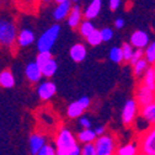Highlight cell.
Returning <instances> with one entry per match:
<instances>
[{
	"instance_id": "obj_22",
	"label": "cell",
	"mask_w": 155,
	"mask_h": 155,
	"mask_svg": "<svg viewBox=\"0 0 155 155\" xmlns=\"http://www.w3.org/2000/svg\"><path fill=\"white\" fill-rule=\"evenodd\" d=\"M40 69H41V74H42V76L52 78V76L55 74L57 69H58L57 61L54 59V58H51V59H49L47 63H45L42 67H40Z\"/></svg>"
},
{
	"instance_id": "obj_18",
	"label": "cell",
	"mask_w": 155,
	"mask_h": 155,
	"mask_svg": "<svg viewBox=\"0 0 155 155\" xmlns=\"http://www.w3.org/2000/svg\"><path fill=\"white\" fill-rule=\"evenodd\" d=\"M139 116L142 117V120H144L150 126H155V102H153L148 106L140 107Z\"/></svg>"
},
{
	"instance_id": "obj_25",
	"label": "cell",
	"mask_w": 155,
	"mask_h": 155,
	"mask_svg": "<svg viewBox=\"0 0 155 155\" xmlns=\"http://www.w3.org/2000/svg\"><path fill=\"white\" fill-rule=\"evenodd\" d=\"M78 28H79V33H80L84 38H86L90 33H92V32L96 30V28H95V26L92 25V22H91V21H87V20L81 21Z\"/></svg>"
},
{
	"instance_id": "obj_16",
	"label": "cell",
	"mask_w": 155,
	"mask_h": 155,
	"mask_svg": "<svg viewBox=\"0 0 155 155\" xmlns=\"http://www.w3.org/2000/svg\"><path fill=\"white\" fill-rule=\"evenodd\" d=\"M71 2H67V3H62V4H57L54 11H53V17L55 21H62L64 18L68 17L70 10H71Z\"/></svg>"
},
{
	"instance_id": "obj_39",
	"label": "cell",
	"mask_w": 155,
	"mask_h": 155,
	"mask_svg": "<svg viewBox=\"0 0 155 155\" xmlns=\"http://www.w3.org/2000/svg\"><path fill=\"white\" fill-rule=\"evenodd\" d=\"M57 4H62V3H67V2H71V0H54Z\"/></svg>"
},
{
	"instance_id": "obj_40",
	"label": "cell",
	"mask_w": 155,
	"mask_h": 155,
	"mask_svg": "<svg viewBox=\"0 0 155 155\" xmlns=\"http://www.w3.org/2000/svg\"><path fill=\"white\" fill-rule=\"evenodd\" d=\"M151 70H153V75H154V79H155V63L151 65Z\"/></svg>"
},
{
	"instance_id": "obj_32",
	"label": "cell",
	"mask_w": 155,
	"mask_h": 155,
	"mask_svg": "<svg viewBox=\"0 0 155 155\" xmlns=\"http://www.w3.org/2000/svg\"><path fill=\"white\" fill-rule=\"evenodd\" d=\"M142 58H144V51H143V49H134V52H133V55H132L130 61H129L130 65L133 67V65H134L135 63H137L138 61H140Z\"/></svg>"
},
{
	"instance_id": "obj_28",
	"label": "cell",
	"mask_w": 155,
	"mask_h": 155,
	"mask_svg": "<svg viewBox=\"0 0 155 155\" xmlns=\"http://www.w3.org/2000/svg\"><path fill=\"white\" fill-rule=\"evenodd\" d=\"M86 41L90 46L92 47H96V46H99L102 43L101 41V36H100V31L99 30H95L92 33H90L87 37H86Z\"/></svg>"
},
{
	"instance_id": "obj_31",
	"label": "cell",
	"mask_w": 155,
	"mask_h": 155,
	"mask_svg": "<svg viewBox=\"0 0 155 155\" xmlns=\"http://www.w3.org/2000/svg\"><path fill=\"white\" fill-rule=\"evenodd\" d=\"M100 31V36H101V41L102 42H110L112 38H113V30L110 27H105Z\"/></svg>"
},
{
	"instance_id": "obj_12",
	"label": "cell",
	"mask_w": 155,
	"mask_h": 155,
	"mask_svg": "<svg viewBox=\"0 0 155 155\" xmlns=\"http://www.w3.org/2000/svg\"><path fill=\"white\" fill-rule=\"evenodd\" d=\"M67 21H68V26L70 28H78L80 25V22L83 21V11L81 8L75 4L71 6V10L67 17Z\"/></svg>"
},
{
	"instance_id": "obj_34",
	"label": "cell",
	"mask_w": 155,
	"mask_h": 155,
	"mask_svg": "<svg viewBox=\"0 0 155 155\" xmlns=\"http://www.w3.org/2000/svg\"><path fill=\"white\" fill-rule=\"evenodd\" d=\"M80 155H96L94 144H92V143H91V144H84V145L81 147Z\"/></svg>"
},
{
	"instance_id": "obj_19",
	"label": "cell",
	"mask_w": 155,
	"mask_h": 155,
	"mask_svg": "<svg viewBox=\"0 0 155 155\" xmlns=\"http://www.w3.org/2000/svg\"><path fill=\"white\" fill-rule=\"evenodd\" d=\"M139 154L140 151L137 140L123 145H118L117 150H116V155H139Z\"/></svg>"
},
{
	"instance_id": "obj_7",
	"label": "cell",
	"mask_w": 155,
	"mask_h": 155,
	"mask_svg": "<svg viewBox=\"0 0 155 155\" xmlns=\"http://www.w3.org/2000/svg\"><path fill=\"white\" fill-rule=\"evenodd\" d=\"M90 104H91V100L87 97V96H83L80 97L78 101L75 102H71L68 108H67V116L69 118L74 120V118H80L84 111L87 110L90 107Z\"/></svg>"
},
{
	"instance_id": "obj_9",
	"label": "cell",
	"mask_w": 155,
	"mask_h": 155,
	"mask_svg": "<svg viewBox=\"0 0 155 155\" xmlns=\"http://www.w3.org/2000/svg\"><path fill=\"white\" fill-rule=\"evenodd\" d=\"M149 43H150V38H149V35L145 31L137 30L130 35L129 45L134 49H143L144 51Z\"/></svg>"
},
{
	"instance_id": "obj_44",
	"label": "cell",
	"mask_w": 155,
	"mask_h": 155,
	"mask_svg": "<svg viewBox=\"0 0 155 155\" xmlns=\"http://www.w3.org/2000/svg\"><path fill=\"white\" fill-rule=\"evenodd\" d=\"M139 155H144V154H139Z\"/></svg>"
},
{
	"instance_id": "obj_13",
	"label": "cell",
	"mask_w": 155,
	"mask_h": 155,
	"mask_svg": "<svg viewBox=\"0 0 155 155\" xmlns=\"http://www.w3.org/2000/svg\"><path fill=\"white\" fill-rule=\"evenodd\" d=\"M69 55L71 58V61L75 63H81L83 61H85V58L87 55V51L86 47L83 43H75L74 46L70 47L69 49Z\"/></svg>"
},
{
	"instance_id": "obj_23",
	"label": "cell",
	"mask_w": 155,
	"mask_h": 155,
	"mask_svg": "<svg viewBox=\"0 0 155 155\" xmlns=\"http://www.w3.org/2000/svg\"><path fill=\"white\" fill-rule=\"evenodd\" d=\"M142 85H144L147 89H149L150 91L155 92V79H154V75H153V70L151 67H149L147 69V71L143 74V79H142Z\"/></svg>"
},
{
	"instance_id": "obj_10",
	"label": "cell",
	"mask_w": 155,
	"mask_h": 155,
	"mask_svg": "<svg viewBox=\"0 0 155 155\" xmlns=\"http://www.w3.org/2000/svg\"><path fill=\"white\" fill-rule=\"evenodd\" d=\"M57 92V86L52 81H45L38 85L37 87V95L42 101H48L51 100Z\"/></svg>"
},
{
	"instance_id": "obj_15",
	"label": "cell",
	"mask_w": 155,
	"mask_h": 155,
	"mask_svg": "<svg viewBox=\"0 0 155 155\" xmlns=\"http://www.w3.org/2000/svg\"><path fill=\"white\" fill-rule=\"evenodd\" d=\"M25 75L27 78V80L30 83H38L41 80V78H42V74H41V69L40 67H38L35 62L32 63H28L25 68Z\"/></svg>"
},
{
	"instance_id": "obj_14",
	"label": "cell",
	"mask_w": 155,
	"mask_h": 155,
	"mask_svg": "<svg viewBox=\"0 0 155 155\" xmlns=\"http://www.w3.org/2000/svg\"><path fill=\"white\" fill-rule=\"evenodd\" d=\"M102 8V0H91V3L85 8L83 11V17H85V20L90 21L92 18L97 17Z\"/></svg>"
},
{
	"instance_id": "obj_17",
	"label": "cell",
	"mask_w": 155,
	"mask_h": 155,
	"mask_svg": "<svg viewBox=\"0 0 155 155\" xmlns=\"http://www.w3.org/2000/svg\"><path fill=\"white\" fill-rule=\"evenodd\" d=\"M16 42L20 47H27L35 42V33L30 28H24L16 37Z\"/></svg>"
},
{
	"instance_id": "obj_42",
	"label": "cell",
	"mask_w": 155,
	"mask_h": 155,
	"mask_svg": "<svg viewBox=\"0 0 155 155\" xmlns=\"http://www.w3.org/2000/svg\"><path fill=\"white\" fill-rule=\"evenodd\" d=\"M71 2H75L76 3V2H79V0H71Z\"/></svg>"
},
{
	"instance_id": "obj_33",
	"label": "cell",
	"mask_w": 155,
	"mask_h": 155,
	"mask_svg": "<svg viewBox=\"0 0 155 155\" xmlns=\"http://www.w3.org/2000/svg\"><path fill=\"white\" fill-rule=\"evenodd\" d=\"M36 155H57V153H55V148H54L53 145L46 144Z\"/></svg>"
},
{
	"instance_id": "obj_38",
	"label": "cell",
	"mask_w": 155,
	"mask_h": 155,
	"mask_svg": "<svg viewBox=\"0 0 155 155\" xmlns=\"http://www.w3.org/2000/svg\"><path fill=\"white\" fill-rule=\"evenodd\" d=\"M124 25H126V21L123 20L122 17H118L117 20L114 21V27L117 28V30H122V28L124 27Z\"/></svg>"
},
{
	"instance_id": "obj_29",
	"label": "cell",
	"mask_w": 155,
	"mask_h": 155,
	"mask_svg": "<svg viewBox=\"0 0 155 155\" xmlns=\"http://www.w3.org/2000/svg\"><path fill=\"white\" fill-rule=\"evenodd\" d=\"M51 58H53L51 52H38L35 63H36L38 67H42L45 63H47V62L51 59Z\"/></svg>"
},
{
	"instance_id": "obj_26",
	"label": "cell",
	"mask_w": 155,
	"mask_h": 155,
	"mask_svg": "<svg viewBox=\"0 0 155 155\" xmlns=\"http://www.w3.org/2000/svg\"><path fill=\"white\" fill-rule=\"evenodd\" d=\"M144 58L148 62V64H154L155 63V41L150 42L147 48L144 49Z\"/></svg>"
},
{
	"instance_id": "obj_35",
	"label": "cell",
	"mask_w": 155,
	"mask_h": 155,
	"mask_svg": "<svg viewBox=\"0 0 155 155\" xmlns=\"http://www.w3.org/2000/svg\"><path fill=\"white\" fill-rule=\"evenodd\" d=\"M79 124L83 127V129H91V121L87 117H80Z\"/></svg>"
},
{
	"instance_id": "obj_43",
	"label": "cell",
	"mask_w": 155,
	"mask_h": 155,
	"mask_svg": "<svg viewBox=\"0 0 155 155\" xmlns=\"http://www.w3.org/2000/svg\"><path fill=\"white\" fill-rule=\"evenodd\" d=\"M55 153H57V151H55ZM57 155H62V154H57Z\"/></svg>"
},
{
	"instance_id": "obj_20",
	"label": "cell",
	"mask_w": 155,
	"mask_h": 155,
	"mask_svg": "<svg viewBox=\"0 0 155 155\" xmlns=\"http://www.w3.org/2000/svg\"><path fill=\"white\" fill-rule=\"evenodd\" d=\"M96 134L94 129H81L79 133L76 134V140L79 144H91L96 140Z\"/></svg>"
},
{
	"instance_id": "obj_8",
	"label": "cell",
	"mask_w": 155,
	"mask_h": 155,
	"mask_svg": "<svg viewBox=\"0 0 155 155\" xmlns=\"http://www.w3.org/2000/svg\"><path fill=\"white\" fill-rule=\"evenodd\" d=\"M134 100L137 101L139 107L148 106V105L155 102V92L150 91L144 85L139 84V86L137 87V90H135V97H134Z\"/></svg>"
},
{
	"instance_id": "obj_5",
	"label": "cell",
	"mask_w": 155,
	"mask_h": 155,
	"mask_svg": "<svg viewBox=\"0 0 155 155\" xmlns=\"http://www.w3.org/2000/svg\"><path fill=\"white\" fill-rule=\"evenodd\" d=\"M16 27L8 18H0V45L10 47L16 42Z\"/></svg>"
},
{
	"instance_id": "obj_24",
	"label": "cell",
	"mask_w": 155,
	"mask_h": 155,
	"mask_svg": "<svg viewBox=\"0 0 155 155\" xmlns=\"http://www.w3.org/2000/svg\"><path fill=\"white\" fill-rule=\"evenodd\" d=\"M149 68L148 62L145 61V58H142L140 61H138L133 65V74L134 76H143V74L147 71V69Z\"/></svg>"
},
{
	"instance_id": "obj_36",
	"label": "cell",
	"mask_w": 155,
	"mask_h": 155,
	"mask_svg": "<svg viewBox=\"0 0 155 155\" xmlns=\"http://www.w3.org/2000/svg\"><path fill=\"white\" fill-rule=\"evenodd\" d=\"M94 132H95V134H96V137H101V135L106 134L108 130H107V127H106V126H99V127H96V128L94 129Z\"/></svg>"
},
{
	"instance_id": "obj_27",
	"label": "cell",
	"mask_w": 155,
	"mask_h": 155,
	"mask_svg": "<svg viewBox=\"0 0 155 155\" xmlns=\"http://www.w3.org/2000/svg\"><path fill=\"white\" fill-rule=\"evenodd\" d=\"M108 57H110L111 62H113V63H116V64L122 63V62H123V54H122L121 47H116V46L112 47V48L110 49Z\"/></svg>"
},
{
	"instance_id": "obj_41",
	"label": "cell",
	"mask_w": 155,
	"mask_h": 155,
	"mask_svg": "<svg viewBox=\"0 0 155 155\" xmlns=\"http://www.w3.org/2000/svg\"><path fill=\"white\" fill-rule=\"evenodd\" d=\"M42 2H45V3H49V2H52V0H42Z\"/></svg>"
},
{
	"instance_id": "obj_37",
	"label": "cell",
	"mask_w": 155,
	"mask_h": 155,
	"mask_svg": "<svg viewBox=\"0 0 155 155\" xmlns=\"http://www.w3.org/2000/svg\"><path fill=\"white\" fill-rule=\"evenodd\" d=\"M121 5V0H110V3H108V6L112 11H116Z\"/></svg>"
},
{
	"instance_id": "obj_21",
	"label": "cell",
	"mask_w": 155,
	"mask_h": 155,
	"mask_svg": "<svg viewBox=\"0 0 155 155\" xmlns=\"http://www.w3.org/2000/svg\"><path fill=\"white\" fill-rule=\"evenodd\" d=\"M15 85V78L10 69H4L0 71V86L4 89H11Z\"/></svg>"
},
{
	"instance_id": "obj_4",
	"label": "cell",
	"mask_w": 155,
	"mask_h": 155,
	"mask_svg": "<svg viewBox=\"0 0 155 155\" xmlns=\"http://www.w3.org/2000/svg\"><path fill=\"white\" fill-rule=\"evenodd\" d=\"M61 32V26L55 24L53 26H51L47 31H45L40 38L37 40V48L40 52H51L52 47L54 46L58 36Z\"/></svg>"
},
{
	"instance_id": "obj_11",
	"label": "cell",
	"mask_w": 155,
	"mask_h": 155,
	"mask_svg": "<svg viewBox=\"0 0 155 155\" xmlns=\"http://www.w3.org/2000/svg\"><path fill=\"white\" fill-rule=\"evenodd\" d=\"M28 143H30V153H31V155H36L47 144V138H46V135H43L41 133H33V134H31Z\"/></svg>"
},
{
	"instance_id": "obj_1",
	"label": "cell",
	"mask_w": 155,
	"mask_h": 155,
	"mask_svg": "<svg viewBox=\"0 0 155 155\" xmlns=\"http://www.w3.org/2000/svg\"><path fill=\"white\" fill-rule=\"evenodd\" d=\"M54 148L57 154L62 155H80L81 151V147L78 143L76 137L64 126L57 130L54 137Z\"/></svg>"
},
{
	"instance_id": "obj_30",
	"label": "cell",
	"mask_w": 155,
	"mask_h": 155,
	"mask_svg": "<svg viewBox=\"0 0 155 155\" xmlns=\"http://www.w3.org/2000/svg\"><path fill=\"white\" fill-rule=\"evenodd\" d=\"M121 49H122V54H123V61L126 62H129L130 61V58L133 55V52H134V48L129 45V43H123L121 46Z\"/></svg>"
},
{
	"instance_id": "obj_3",
	"label": "cell",
	"mask_w": 155,
	"mask_h": 155,
	"mask_svg": "<svg viewBox=\"0 0 155 155\" xmlns=\"http://www.w3.org/2000/svg\"><path fill=\"white\" fill-rule=\"evenodd\" d=\"M138 147L140 154L155 155V126H150L138 135Z\"/></svg>"
},
{
	"instance_id": "obj_6",
	"label": "cell",
	"mask_w": 155,
	"mask_h": 155,
	"mask_svg": "<svg viewBox=\"0 0 155 155\" xmlns=\"http://www.w3.org/2000/svg\"><path fill=\"white\" fill-rule=\"evenodd\" d=\"M139 106L137 104L134 99H129L124 106H123V110H122V123L127 127L132 126L134 122H135V118H137V116L139 114Z\"/></svg>"
},
{
	"instance_id": "obj_2",
	"label": "cell",
	"mask_w": 155,
	"mask_h": 155,
	"mask_svg": "<svg viewBox=\"0 0 155 155\" xmlns=\"http://www.w3.org/2000/svg\"><path fill=\"white\" fill-rule=\"evenodd\" d=\"M92 144L95 147L96 155H116V150L118 148L117 138L113 133L110 132L101 137H97Z\"/></svg>"
}]
</instances>
